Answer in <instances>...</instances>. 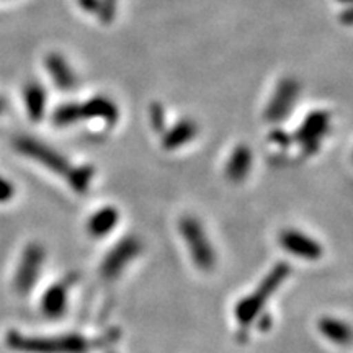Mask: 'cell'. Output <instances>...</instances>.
Segmentation results:
<instances>
[{"label": "cell", "mask_w": 353, "mask_h": 353, "mask_svg": "<svg viewBox=\"0 0 353 353\" xmlns=\"http://www.w3.org/2000/svg\"><path fill=\"white\" fill-rule=\"evenodd\" d=\"M117 339L118 332H107L92 337L79 332L32 335L20 330H8L6 343L10 350L20 353H92L110 345Z\"/></svg>", "instance_id": "obj_1"}, {"label": "cell", "mask_w": 353, "mask_h": 353, "mask_svg": "<svg viewBox=\"0 0 353 353\" xmlns=\"http://www.w3.org/2000/svg\"><path fill=\"white\" fill-rule=\"evenodd\" d=\"M291 275V267L288 263L280 262L272 268L262 278V281L255 286L254 291H250L249 294H245L244 298H241L234 306V319H236L237 325L241 329L249 330L252 329V325L257 322L265 312V309L268 306L272 296H275V293L280 290V286L288 280Z\"/></svg>", "instance_id": "obj_2"}, {"label": "cell", "mask_w": 353, "mask_h": 353, "mask_svg": "<svg viewBox=\"0 0 353 353\" xmlns=\"http://www.w3.org/2000/svg\"><path fill=\"white\" fill-rule=\"evenodd\" d=\"M176 231L187 247L193 267L203 273L213 272L218 263V254L201 221L193 214H185L179 219Z\"/></svg>", "instance_id": "obj_3"}, {"label": "cell", "mask_w": 353, "mask_h": 353, "mask_svg": "<svg viewBox=\"0 0 353 353\" xmlns=\"http://www.w3.org/2000/svg\"><path fill=\"white\" fill-rule=\"evenodd\" d=\"M144 244L136 234H128L121 237L107 254L103 255L99 265L101 280L117 281L130 265L143 254Z\"/></svg>", "instance_id": "obj_4"}, {"label": "cell", "mask_w": 353, "mask_h": 353, "mask_svg": "<svg viewBox=\"0 0 353 353\" xmlns=\"http://www.w3.org/2000/svg\"><path fill=\"white\" fill-rule=\"evenodd\" d=\"M46 262V249L39 242H30L25 245L13 275V291L19 296H26L34 290Z\"/></svg>", "instance_id": "obj_5"}, {"label": "cell", "mask_w": 353, "mask_h": 353, "mask_svg": "<svg viewBox=\"0 0 353 353\" xmlns=\"http://www.w3.org/2000/svg\"><path fill=\"white\" fill-rule=\"evenodd\" d=\"M13 145H15V149L21 156L32 159V161L38 162L39 165L46 167L52 174L63 176L65 180H68L69 174L74 169V165L70 164V161L64 154L56 151L54 148L43 143V141L30 138V136H20V138L13 141Z\"/></svg>", "instance_id": "obj_6"}, {"label": "cell", "mask_w": 353, "mask_h": 353, "mask_svg": "<svg viewBox=\"0 0 353 353\" xmlns=\"http://www.w3.org/2000/svg\"><path fill=\"white\" fill-rule=\"evenodd\" d=\"M330 131V113L325 110H314L304 118L301 126L293 134L304 156H314L319 152L322 139Z\"/></svg>", "instance_id": "obj_7"}, {"label": "cell", "mask_w": 353, "mask_h": 353, "mask_svg": "<svg viewBox=\"0 0 353 353\" xmlns=\"http://www.w3.org/2000/svg\"><path fill=\"white\" fill-rule=\"evenodd\" d=\"M299 92H301V85H299L296 79H281L278 82L275 92H273L270 101H268L267 108H265V120L273 123V125L285 121L294 110Z\"/></svg>", "instance_id": "obj_8"}, {"label": "cell", "mask_w": 353, "mask_h": 353, "mask_svg": "<svg viewBox=\"0 0 353 353\" xmlns=\"http://www.w3.org/2000/svg\"><path fill=\"white\" fill-rule=\"evenodd\" d=\"M281 249L291 257L306 260V262H317L324 257V245L316 237L298 228H286L278 236Z\"/></svg>", "instance_id": "obj_9"}, {"label": "cell", "mask_w": 353, "mask_h": 353, "mask_svg": "<svg viewBox=\"0 0 353 353\" xmlns=\"http://www.w3.org/2000/svg\"><path fill=\"white\" fill-rule=\"evenodd\" d=\"M76 275H65L44 290L41 299H39V311H41L44 317L57 321L65 316L69 307L70 291H72V286L76 285Z\"/></svg>", "instance_id": "obj_10"}, {"label": "cell", "mask_w": 353, "mask_h": 353, "mask_svg": "<svg viewBox=\"0 0 353 353\" xmlns=\"http://www.w3.org/2000/svg\"><path fill=\"white\" fill-rule=\"evenodd\" d=\"M120 219L121 213L117 206H100L99 210H95L94 213H90V216L87 218L85 231L88 234V237H92V239H105V237L110 236V234L118 228Z\"/></svg>", "instance_id": "obj_11"}, {"label": "cell", "mask_w": 353, "mask_h": 353, "mask_svg": "<svg viewBox=\"0 0 353 353\" xmlns=\"http://www.w3.org/2000/svg\"><path fill=\"white\" fill-rule=\"evenodd\" d=\"M82 120H101L114 126L120 120V108L107 95H95L81 105Z\"/></svg>", "instance_id": "obj_12"}, {"label": "cell", "mask_w": 353, "mask_h": 353, "mask_svg": "<svg viewBox=\"0 0 353 353\" xmlns=\"http://www.w3.org/2000/svg\"><path fill=\"white\" fill-rule=\"evenodd\" d=\"M254 165V152L249 145L237 144L226 162V179L231 183H242L249 176Z\"/></svg>", "instance_id": "obj_13"}, {"label": "cell", "mask_w": 353, "mask_h": 353, "mask_svg": "<svg viewBox=\"0 0 353 353\" xmlns=\"http://www.w3.org/2000/svg\"><path fill=\"white\" fill-rule=\"evenodd\" d=\"M44 65H46L48 74H50V77L56 83L57 88H61V90H72L76 87L77 77L68 61H65V57L57 54V52H51L44 59Z\"/></svg>", "instance_id": "obj_14"}, {"label": "cell", "mask_w": 353, "mask_h": 353, "mask_svg": "<svg viewBox=\"0 0 353 353\" xmlns=\"http://www.w3.org/2000/svg\"><path fill=\"white\" fill-rule=\"evenodd\" d=\"M198 134V125L190 118H183L175 123L170 130L162 132V148L165 151H176V149L187 145Z\"/></svg>", "instance_id": "obj_15"}, {"label": "cell", "mask_w": 353, "mask_h": 353, "mask_svg": "<svg viewBox=\"0 0 353 353\" xmlns=\"http://www.w3.org/2000/svg\"><path fill=\"white\" fill-rule=\"evenodd\" d=\"M317 330L325 341L334 343L337 347H345L350 343L352 339V329L347 321L341 319V317L334 316H324L317 322Z\"/></svg>", "instance_id": "obj_16"}, {"label": "cell", "mask_w": 353, "mask_h": 353, "mask_svg": "<svg viewBox=\"0 0 353 353\" xmlns=\"http://www.w3.org/2000/svg\"><path fill=\"white\" fill-rule=\"evenodd\" d=\"M23 101H25V110L28 113V117L32 118V121L38 123L41 121L46 114V105H48V97H46V88L43 87V83L37 81L28 82L23 87Z\"/></svg>", "instance_id": "obj_17"}, {"label": "cell", "mask_w": 353, "mask_h": 353, "mask_svg": "<svg viewBox=\"0 0 353 353\" xmlns=\"http://www.w3.org/2000/svg\"><path fill=\"white\" fill-rule=\"evenodd\" d=\"M94 176L95 169L92 165H74L72 172H70L68 176V185L72 192L79 193V195H83V193H87L88 188H90L92 182H94Z\"/></svg>", "instance_id": "obj_18"}, {"label": "cell", "mask_w": 353, "mask_h": 353, "mask_svg": "<svg viewBox=\"0 0 353 353\" xmlns=\"http://www.w3.org/2000/svg\"><path fill=\"white\" fill-rule=\"evenodd\" d=\"M82 121V110L81 103H74V101H68V103H61L59 107L52 113V123L57 128L72 126L76 123Z\"/></svg>", "instance_id": "obj_19"}, {"label": "cell", "mask_w": 353, "mask_h": 353, "mask_svg": "<svg viewBox=\"0 0 353 353\" xmlns=\"http://www.w3.org/2000/svg\"><path fill=\"white\" fill-rule=\"evenodd\" d=\"M149 117H151V126L156 132H164L165 131V112L159 101H154L149 110Z\"/></svg>", "instance_id": "obj_20"}, {"label": "cell", "mask_w": 353, "mask_h": 353, "mask_svg": "<svg viewBox=\"0 0 353 353\" xmlns=\"http://www.w3.org/2000/svg\"><path fill=\"white\" fill-rule=\"evenodd\" d=\"M117 7L118 0H100V8L97 15H99L101 23H112L114 20V15H117Z\"/></svg>", "instance_id": "obj_21"}, {"label": "cell", "mask_w": 353, "mask_h": 353, "mask_svg": "<svg viewBox=\"0 0 353 353\" xmlns=\"http://www.w3.org/2000/svg\"><path fill=\"white\" fill-rule=\"evenodd\" d=\"M13 196H15V185L6 176L0 175V205L12 201Z\"/></svg>", "instance_id": "obj_22"}, {"label": "cell", "mask_w": 353, "mask_h": 353, "mask_svg": "<svg viewBox=\"0 0 353 353\" xmlns=\"http://www.w3.org/2000/svg\"><path fill=\"white\" fill-rule=\"evenodd\" d=\"M270 138L275 141L278 145H281V148H288L290 143H291V138L288 136V132H285V131H281V130L273 131L272 134H270Z\"/></svg>", "instance_id": "obj_23"}, {"label": "cell", "mask_w": 353, "mask_h": 353, "mask_svg": "<svg viewBox=\"0 0 353 353\" xmlns=\"http://www.w3.org/2000/svg\"><path fill=\"white\" fill-rule=\"evenodd\" d=\"M79 6H81L82 10H85L87 13H94L97 15L100 8V0H77Z\"/></svg>", "instance_id": "obj_24"}, {"label": "cell", "mask_w": 353, "mask_h": 353, "mask_svg": "<svg viewBox=\"0 0 353 353\" xmlns=\"http://www.w3.org/2000/svg\"><path fill=\"white\" fill-rule=\"evenodd\" d=\"M341 20H342L345 25H352V13H350V8H347V10L343 12V17H341Z\"/></svg>", "instance_id": "obj_25"}, {"label": "cell", "mask_w": 353, "mask_h": 353, "mask_svg": "<svg viewBox=\"0 0 353 353\" xmlns=\"http://www.w3.org/2000/svg\"><path fill=\"white\" fill-rule=\"evenodd\" d=\"M7 110V100L3 99V97H0V114Z\"/></svg>", "instance_id": "obj_26"}, {"label": "cell", "mask_w": 353, "mask_h": 353, "mask_svg": "<svg viewBox=\"0 0 353 353\" xmlns=\"http://www.w3.org/2000/svg\"><path fill=\"white\" fill-rule=\"evenodd\" d=\"M337 2H342V3H347V6H348V3H350V2H352V0H337Z\"/></svg>", "instance_id": "obj_27"}]
</instances>
